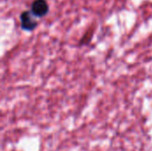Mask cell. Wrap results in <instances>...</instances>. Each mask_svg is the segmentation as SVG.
I'll return each mask as SVG.
<instances>
[{"mask_svg":"<svg viewBox=\"0 0 152 151\" xmlns=\"http://www.w3.org/2000/svg\"><path fill=\"white\" fill-rule=\"evenodd\" d=\"M49 11L48 4L45 0H36L31 5V12L35 16L43 17Z\"/></svg>","mask_w":152,"mask_h":151,"instance_id":"obj_1","label":"cell"},{"mask_svg":"<svg viewBox=\"0 0 152 151\" xmlns=\"http://www.w3.org/2000/svg\"><path fill=\"white\" fill-rule=\"evenodd\" d=\"M20 21H21V28L24 30H28V31L33 30L37 25V22L31 17L30 13L28 12H24L21 13Z\"/></svg>","mask_w":152,"mask_h":151,"instance_id":"obj_2","label":"cell"}]
</instances>
